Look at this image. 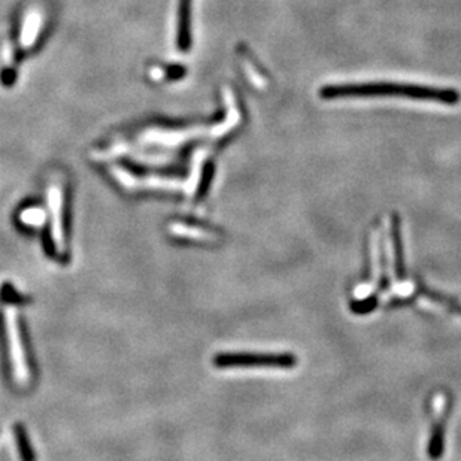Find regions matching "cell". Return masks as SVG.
I'll return each mask as SVG.
<instances>
[{"label": "cell", "instance_id": "obj_1", "mask_svg": "<svg viewBox=\"0 0 461 461\" xmlns=\"http://www.w3.org/2000/svg\"><path fill=\"white\" fill-rule=\"evenodd\" d=\"M322 99L342 97H406L414 101L441 102L445 105H455L460 102V94L451 89H434V87L409 85V84H345L327 85L320 90Z\"/></svg>", "mask_w": 461, "mask_h": 461}, {"label": "cell", "instance_id": "obj_2", "mask_svg": "<svg viewBox=\"0 0 461 461\" xmlns=\"http://www.w3.org/2000/svg\"><path fill=\"white\" fill-rule=\"evenodd\" d=\"M218 367H275L293 369L297 365V357L293 354H257V353H227L218 354L214 360Z\"/></svg>", "mask_w": 461, "mask_h": 461}, {"label": "cell", "instance_id": "obj_3", "mask_svg": "<svg viewBox=\"0 0 461 461\" xmlns=\"http://www.w3.org/2000/svg\"><path fill=\"white\" fill-rule=\"evenodd\" d=\"M190 6L191 0H179V27H178V46L181 51H189L191 44L190 29Z\"/></svg>", "mask_w": 461, "mask_h": 461}, {"label": "cell", "instance_id": "obj_4", "mask_svg": "<svg viewBox=\"0 0 461 461\" xmlns=\"http://www.w3.org/2000/svg\"><path fill=\"white\" fill-rule=\"evenodd\" d=\"M393 242H394V255H396V275L398 279L406 277L405 272V255H403V242L400 234V221L398 217H393Z\"/></svg>", "mask_w": 461, "mask_h": 461}, {"label": "cell", "instance_id": "obj_5", "mask_svg": "<svg viewBox=\"0 0 461 461\" xmlns=\"http://www.w3.org/2000/svg\"><path fill=\"white\" fill-rule=\"evenodd\" d=\"M445 415L441 421L434 424L433 433H431V441L429 445V455L433 460H438L443 455V448H445Z\"/></svg>", "mask_w": 461, "mask_h": 461}, {"label": "cell", "instance_id": "obj_6", "mask_svg": "<svg viewBox=\"0 0 461 461\" xmlns=\"http://www.w3.org/2000/svg\"><path fill=\"white\" fill-rule=\"evenodd\" d=\"M14 314H8V321L11 322V336H12V342H14V361H15V370L18 373V378L26 377V365H24V358L20 355V339H18V333H17V326L14 321Z\"/></svg>", "mask_w": 461, "mask_h": 461}, {"label": "cell", "instance_id": "obj_7", "mask_svg": "<svg viewBox=\"0 0 461 461\" xmlns=\"http://www.w3.org/2000/svg\"><path fill=\"white\" fill-rule=\"evenodd\" d=\"M377 305H378V298L373 296V297L365 298L363 302L353 303L351 309H353V312H355V314H367V312H370V310L375 309Z\"/></svg>", "mask_w": 461, "mask_h": 461}]
</instances>
